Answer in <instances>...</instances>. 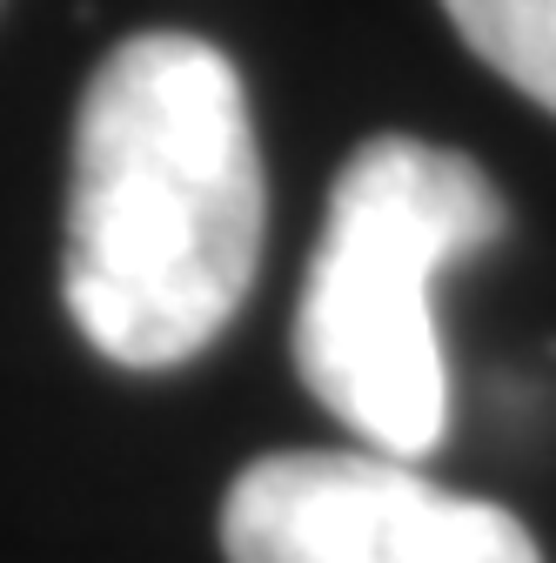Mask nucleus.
I'll use <instances>...</instances> for the list:
<instances>
[{"instance_id": "f257e3e1", "label": "nucleus", "mask_w": 556, "mask_h": 563, "mask_svg": "<svg viewBox=\"0 0 556 563\" xmlns=\"http://www.w3.org/2000/svg\"><path fill=\"white\" fill-rule=\"evenodd\" d=\"M262 148L242 75L201 34H127L81 95L60 289L121 369H175L215 342L262 262Z\"/></svg>"}, {"instance_id": "f03ea898", "label": "nucleus", "mask_w": 556, "mask_h": 563, "mask_svg": "<svg viewBox=\"0 0 556 563\" xmlns=\"http://www.w3.org/2000/svg\"><path fill=\"white\" fill-rule=\"evenodd\" d=\"M497 235V181L436 141L376 134L335 175L296 309V369L369 450L415 463L449 437L436 275Z\"/></svg>"}, {"instance_id": "7ed1b4c3", "label": "nucleus", "mask_w": 556, "mask_h": 563, "mask_svg": "<svg viewBox=\"0 0 556 563\" xmlns=\"http://www.w3.org/2000/svg\"><path fill=\"white\" fill-rule=\"evenodd\" d=\"M229 563H543L530 530L382 450H282L222 504Z\"/></svg>"}, {"instance_id": "20e7f679", "label": "nucleus", "mask_w": 556, "mask_h": 563, "mask_svg": "<svg viewBox=\"0 0 556 563\" xmlns=\"http://www.w3.org/2000/svg\"><path fill=\"white\" fill-rule=\"evenodd\" d=\"M456 34L510 88L556 114V0H443Z\"/></svg>"}]
</instances>
